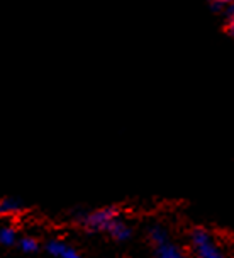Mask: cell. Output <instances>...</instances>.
I'll return each instance as SVG.
<instances>
[{
  "instance_id": "52a82bcc",
  "label": "cell",
  "mask_w": 234,
  "mask_h": 258,
  "mask_svg": "<svg viewBox=\"0 0 234 258\" xmlns=\"http://www.w3.org/2000/svg\"><path fill=\"white\" fill-rule=\"evenodd\" d=\"M17 248L26 255H33V253H38L41 250V243L33 234H22V236H19V241H17Z\"/></svg>"
},
{
  "instance_id": "30bf717a",
  "label": "cell",
  "mask_w": 234,
  "mask_h": 258,
  "mask_svg": "<svg viewBox=\"0 0 234 258\" xmlns=\"http://www.w3.org/2000/svg\"><path fill=\"white\" fill-rule=\"evenodd\" d=\"M224 19V31L227 32L231 38H234V2H229L226 11L222 14Z\"/></svg>"
},
{
  "instance_id": "8992f818",
  "label": "cell",
  "mask_w": 234,
  "mask_h": 258,
  "mask_svg": "<svg viewBox=\"0 0 234 258\" xmlns=\"http://www.w3.org/2000/svg\"><path fill=\"white\" fill-rule=\"evenodd\" d=\"M109 236H111L114 241H117V243H126V241H129V239L132 238V228H131V224L127 223L126 219H121L119 223L114 226L112 228V231L109 233Z\"/></svg>"
},
{
  "instance_id": "6da1fadb",
  "label": "cell",
  "mask_w": 234,
  "mask_h": 258,
  "mask_svg": "<svg viewBox=\"0 0 234 258\" xmlns=\"http://www.w3.org/2000/svg\"><path fill=\"white\" fill-rule=\"evenodd\" d=\"M121 219H124L122 211L117 206H104L80 213L76 216V224L85 231L109 234Z\"/></svg>"
},
{
  "instance_id": "277c9868",
  "label": "cell",
  "mask_w": 234,
  "mask_h": 258,
  "mask_svg": "<svg viewBox=\"0 0 234 258\" xmlns=\"http://www.w3.org/2000/svg\"><path fill=\"white\" fill-rule=\"evenodd\" d=\"M153 256L154 258H185V253L177 243L172 241V238L165 243L153 246Z\"/></svg>"
},
{
  "instance_id": "8fae6325",
  "label": "cell",
  "mask_w": 234,
  "mask_h": 258,
  "mask_svg": "<svg viewBox=\"0 0 234 258\" xmlns=\"http://www.w3.org/2000/svg\"><path fill=\"white\" fill-rule=\"evenodd\" d=\"M227 4L229 2H224V0H221V2H210L209 7H210V11H212L214 14H219V16H222L224 11H226V7H227Z\"/></svg>"
},
{
  "instance_id": "5b68a950",
  "label": "cell",
  "mask_w": 234,
  "mask_h": 258,
  "mask_svg": "<svg viewBox=\"0 0 234 258\" xmlns=\"http://www.w3.org/2000/svg\"><path fill=\"white\" fill-rule=\"evenodd\" d=\"M26 209L24 201L19 197H6L0 201V216H16Z\"/></svg>"
},
{
  "instance_id": "ba28073f",
  "label": "cell",
  "mask_w": 234,
  "mask_h": 258,
  "mask_svg": "<svg viewBox=\"0 0 234 258\" xmlns=\"http://www.w3.org/2000/svg\"><path fill=\"white\" fill-rule=\"evenodd\" d=\"M19 241V231L12 224L0 226V245L2 246H17Z\"/></svg>"
},
{
  "instance_id": "7a4b0ae2",
  "label": "cell",
  "mask_w": 234,
  "mask_h": 258,
  "mask_svg": "<svg viewBox=\"0 0 234 258\" xmlns=\"http://www.w3.org/2000/svg\"><path fill=\"white\" fill-rule=\"evenodd\" d=\"M190 248L195 258H226L214 234L205 228H194L190 233Z\"/></svg>"
},
{
  "instance_id": "3957f363",
  "label": "cell",
  "mask_w": 234,
  "mask_h": 258,
  "mask_svg": "<svg viewBox=\"0 0 234 258\" xmlns=\"http://www.w3.org/2000/svg\"><path fill=\"white\" fill-rule=\"evenodd\" d=\"M44 250L49 256L53 258H84L80 251L76 250L71 243L59 238H49L44 243Z\"/></svg>"
},
{
  "instance_id": "9c48e42d",
  "label": "cell",
  "mask_w": 234,
  "mask_h": 258,
  "mask_svg": "<svg viewBox=\"0 0 234 258\" xmlns=\"http://www.w3.org/2000/svg\"><path fill=\"white\" fill-rule=\"evenodd\" d=\"M148 238H149V243L151 246H156L160 245V243H165L170 239V234H168V229L165 228L163 224H151L149 229H148Z\"/></svg>"
}]
</instances>
